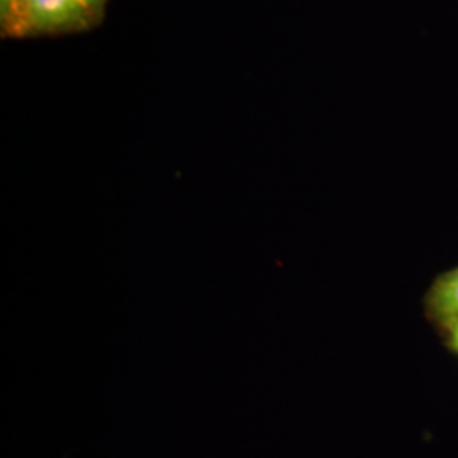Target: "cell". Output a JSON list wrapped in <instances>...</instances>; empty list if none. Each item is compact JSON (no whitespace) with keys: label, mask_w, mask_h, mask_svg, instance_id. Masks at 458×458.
Instances as JSON below:
<instances>
[{"label":"cell","mask_w":458,"mask_h":458,"mask_svg":"<svg viewBox=\"0 0 458 458\" xmlns=\"http://www.w3.org/2000/svg\"><path fill=\"white\" fill-rule=\"evenodd\" d=\"M96 17L82 0H21V38L82 31Z\"/></svg>","instance_id":"cell-1"},{"label":"cell","mask_w":458,"mask_h":458,"mask_svg":"<svg viewBox=\"0 0 458 458\" xmlns=\"http://www.w3.org/2000/svg\"><path fill=\"white\" fill-rule=\"evenodd\" d=\"M425 312L443 331L458 325V267L433 280L425 295Z\"/></svg>","instance_id":"cell-2"},{"label":"cell","mask_w":458,"mask_h":458,"mask_svg":"<svg viewBox=\"0 0 458 458\" xmlns=\"http://www.w3.org/2000/svg\"><path fill=\"white\" fill-rule=\"evenodd\" d=\"M0 24L4 34L21 38V0H0Z\"/></svg>","instance_id":"cell-3"},{"label":"cell","mask_w":458,"mask_h":458,"mask_svg":"<svg viewBox=\"0 0 458 458\" xmlns=\"http://www.w3.org/2000/svg\"><path fill=\"white\" fill-rule=\"evenodd\" d=\"M443 333H445V344L448 346V350L458 357V325L445 329Z\"/></svg>","instance_id":"cell-4"},{"label":"cell","mask_w":458,"mask_h":458,"mask_svg":"<svg viewBox=\"0 0 458 458\" xmlns=\"http://www.w3.org/2000/svg\"><path fill=\"white\" fill-rule=\"evenodd\" d=\"M82 2L92 13H96L98 16V13L102 11V5H104L106 0H82Z\"/></svg>","instance_id":"cell-5"}]
</instances>
